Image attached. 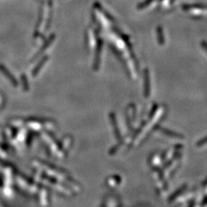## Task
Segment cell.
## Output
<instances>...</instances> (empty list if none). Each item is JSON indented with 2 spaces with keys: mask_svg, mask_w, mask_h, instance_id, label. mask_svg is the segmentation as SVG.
Returning <instances> with one entry per match:
<instances>
[{
  "mask_svg": "<svg viewBox=\"0 0 207 207\" xmlns=\"http://www.w3.org/2000/svg\"><path fill=\"white\" fill-rule=\"evenodd\" d=\"M182 8L186 12L197 16L207 15V6L205 5H185Z\"/></svg>",
  "mask_w": 207,
  "mask_h": 207,
  "instance_id": "1",
  "label": "cell"
},
{
  "mask_svg": "<svg viewBox=\"0 0 207 207\" xmlns=\"http://www.w3.org/2000/svg\"><path fill=\"white\" fill-rule=\"evenodd\" d=\"M157 33H158V41L160 44L164 43V33H163V30L160 28H158L157 29Z\"/></svg>",
  "mask_w": 207,
  "mask_h": 207,
  "instance_id": "2",
  "label": "cell"
},
{
  "mask_svg": "<svg viewBox=\"0 0 207 207\" xmlns=\"http://www.w3.org/2000/svg\"><path fill=\"white\" fill-rule=\"evenodd\" d=\"M201 46L207 53V42H206V41H203V42H201Z\"/></svg>",
  "mask_w": 207,
  "mask_h": 207,
  "instance_id": "3",
  "label": "cell"
}]
</instances>
